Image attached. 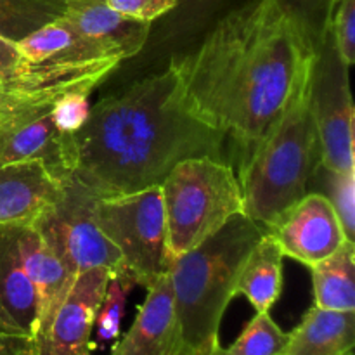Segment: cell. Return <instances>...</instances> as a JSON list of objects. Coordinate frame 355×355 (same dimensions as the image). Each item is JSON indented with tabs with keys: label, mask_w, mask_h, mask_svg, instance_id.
<instances>
[{
	"label": "cell",
	"mask_w": 355,
	"mask_h": 355,
	"mask_svg": "<svg viewBox=\"0 0 355 355\" xmlns=\"http://www.w3.org/2000/svg\"><path fill=\"white\" fill-rule=\"evenodd\" d=\"M314 52L267 0L225 14L196 51L173 58L191 113L231 137L241 162L311 71Z\"/></svg>",
	"instance_id": "1"
},
{
	"label": "cell",
	"mask_w": 355,
	"mask_h": 355,
	"mask_svg": "<svg viewBox=\"0 0 355 355\" xmlns=\"http://www.w3.org/2000/svg\"><path fill=\"white\" fill-rule=\"evenodd\" d=\"M225 135L187 107L173 62L90 106L71 177L96 198L159 186L187 158L222 159Z\"/></svg>",
	"instance_id": "2"
},
{
	"label": "cell",
	"mask_w": 355,
	"mask_h": 355,
	"mask_svg": "<svg viewBox=\"0 0 355 355\" xmlns=\"http://www.w3.org/2000/svg\"><path fill=\"white\" fill-rule=\"evenodd\" d=\"M121 59L89 64L28 66L16 80L0 89V165L40 162L59 180L71 175L73 139L59 134L54 107L59 97L76 83L106 78Z\"/></svg>",
	"instance_id": "3"
},
{
	"label": "cell",
	"mask_w": 355,
	"mask_h": 355,
	"mask_svg": "<svg viewBox=\"0 0 355 355\" xmlns=\"http://www.w3.org/2000/svg\"><path fill=\"white\" fill-rule=\"evenodd\" d=\"M266 227L248 215H234L220 231L168 263L173 307L187 355H208L236 297L239 267Z\"/></svg>",
	"instance_id": "4"
},
{
	"label": "cell",
	"mask_w": 355,
	"mask_h": 355,
	"mask_svg": "<svg viewBox=\"0 0 355 355\" xmlns=\"http://www.w3.org/2000/svg\"><path fill=\"white\" fill-rule=\"evenodd\" d=\"M309 85L311 71L279 121L239 165L245 215L263 227L307 194L309 180L321 163Z\"/></svg>",
	"instance_id": "5"
},
{
	"label": "cell",
	"mask_w": 355,
	"mask_h": 355,
	"mask_svg": "<svg viewBox=\"0 0 355 355\" xmlns=\"http://www.w3.org/2000/svg\"><path fill=\"white\" fill-rule=\"evenodd\" d=\"M170 260L184 255L245 214L241 187L231 165L201 156L177 163L159 184Z\"/></svg>",
	"instance_id": "6"
},
{
	"label": "cell",
	"mask_w": 355,
	"mask_h": 355,
	"mask_svg": "<svg viewBox=\"0 0 355 355\" xmlns=\"http://www.w3.org/2000/svg\"><path fill=\"white\" fill-rule=\"evenodd\" d=\"M94 220L121 257L137 286L149 288L168 272V241L159 186L97 198Z\"/></svg>",
	"instance_id": "7"
},
{
	"label": "cell",
	"mask_w": 355,
	"mask_h": 355,
	"mask_svg": "<svg viewBox=\"0 0 355 355\" xmlns=\"http://www.w3.org/2000/svg\"><path fill=\"white\" fill-rule=\"evenodd\" d=\"M96 200L85 186L69 175L62 180L61 200L31 224L61 259L73 279L96 267L111 272L123 269L118 250L94 220Z\"/></svg>",
	"instance_id": "8"
},
{
	"label": "cell",
	"mask_w": 355,
	"mask_h": 355,
	"mask_svg": "<svg viewBox=\"0 0 355 355\" xmlns=\"http://www.w3.org/2000/svg\"><path fill=\"white\" fill-rule=\"evenodd\" d=\"M309 94L318 128L321 165L335 172L355 170L354 101L349 66L338 55L331 33L314 54Z\"/></svg>",
	"instance_id": "9"
},
{
	"label": "cell",
	"mask_w": 355,
	"mask_h": 355,
	"mask_svg": "<svg viewBox=\"0 0 355 355\" xmlns=\"http://www.w3.org/2000/svg\"><path fill=\"white\" fill-rule=\"evenodd\" d=\"M284 257L314 266L345 241L335 208L322 193H307L266 227Z\"/></svg>",
	"instance_id": "10"
},
{
	"label": "cell",
	"mask_w": 355,
	"mask_h": 355,
	"mask_svg": "<svg viewBox=\"0 0 355 355\" xmlns=\"http://www.w3.org/2000/svg\"><path fill=\"white\" fill-rule=\"evenodd\" d=\"M111 274L96 267L76 277L44 338L35 343V355H92V329Z\"/></svg>",
	"instance_id": "11"
},
{
	"label": "cell",
	"mask_w": 355,
	"mask_h": 355,
	"mask_svg": "<svg viewBox=\"0 0 355 355\" xmlns=\"http://www.w3.org/2000/svg\"><path fill=\"white\" fill-rule=\"evenodd\" d=\"M111 355H187L168 272L149 288L134 324L114 343Z\"/></svg>",
	"instance_id": "12"
},
{
	"label": "cell",
	"mask_w": 355,
	"mask_h": 355,
	"mask_svg": "<svg viewBox=\"0 0 355 355\" xmlns=\"http://www.w3.org/2000/svg\"><path fill=\"white\" fill-rule=\"evenodd\" d=\"M38 293L23 266L16 224L0 225V333L35 340Z\"/></svg>",
	"instance_id": "13"
},
{
	"label": "cell",
	"mask_w": 355,
	"mask_h": 355,
	"mask_svg": "<svg viewBox=\"0 0 355 355\" xmlns=\"http://www.w3.org/2000/svg\"><path fill=\"white\" fill-rule=\"evenodd\" d=\"M62 196V180L40 162L0 165V225L33 224Z\"/></svg>",
	"instance_id": "14"
},
{
	"label": "cell",
	"mask_w": 355,
	"mask_h": 355,
	"mask_svg": "<svg viewBox=\"0 0 355 355\" xmlns=\"http://www.w3.org/2000/svg\"><path fill=\"white\" fill-rule=\"evenodd\" d=\"M62 17L83 37L121 61L137 55L151 31V23L116 12L106 0H66Z\"/></svg>",
	"instance_id": "15"
},
{
	"label": "cell",
	"mask_w": 355,
	"mask_h": 355,
	"mask_svg": "<svg viewBox=\"0 0 355 355\" xmlns=\"http://www.w3.org/2000/svg\"><path fill=\"white\" fill-rule=\"evenodd\" d=\"M16 236L23 266L38 293V328L33 340L37 343L47 333L59 305L76 279L69 276L64 263L33 225L16 224Z\"/></svg>",
	"instance_id": "16"
},
{
	"label": "cell",
	"mask_w": 355,
	"mask_h": 355,
	"mask_svg": "<svg viewBox=\"0 0 355 355\" xmlns=\"http://www.w3.org/2000/svg\"><path fill=\"white\" fill-rule=\"evenodd\" d=\"M24 62L38 64H89L116 58L83 37L66 17H58L17 42ZM120 59V58H118Z\"/></svg>",
	"instance_id": "17"
},
{
	"label": "cell",
	"mask_w": 355,
	"mask_h": 355,
	"mask_svg": "<svg viewBox=\"0 0 355 355\" xmlns=\"http://www.w3.org/2000/svg\"><path fill=\"white\" fill-rule=\"evenodd\" d=\"M355 345V311H326L312 305L288 335L283 355H347Z\"/></svg>",
	"instance_id": "18"
},
{
	"label": "cell",
	"mask_w": 355,
	"mask_h": 355,
	"mask_svg": "<svg viewBox=\"0 0 355 355\" xmlns=\"http://www.w3.org/2000/svg\"><path fill=\"white\" fill-rule=\"evenodd\" d=\"M283 252L269 232L252 246L239 267L236 295H245L255 312H269L283 291Z\"/></svg>",
	"instance_id": "19"
},
{
	"label": "cell",
	"mask_w": 355,
	"mask_h": 355,
	"mask_svg": "<svg viewBox=\"0 0 355 355\" xmlns=\"http://www.w3.org/2000/svg\"><path fill=\"white\" fill-rule=\"evenodd\" d=\"M314 305L326 311H355V243L345 241L336 252L311 266Z\"/></svg>",
	"instance_id": "20"
},
{
	"label": "cell",
	"mask_w": 355,
	"mask_h": 355,
	"mask_svg": "<svg viewBox=\"0 0 355 355\" xmlns=\"http://www.w3.org/2000/svg\"><path fill=\"white\" fill-rule=\"evenodd\" d=\"M66 0H0V35L21 42L64 14Z\"/></svg>",
	"instance_id": "21"
},
{
	"label": "cell",
	"mask_w": 355,
	"mask_h": 355,
	"mask_svg": "<svg viewBox=\"0 0 355 355\" xmlns=\"http://www.w3.org/2000/svg\"><path fill=\"white\" fill-rule=\"evenodd\" d=\"M267 2L272 3L300 31L315 54L328 38L333 10L338 0H267Z\"/></svg>",
	"instance_id": "22"
},
{
	"label": "cell",
	"mask_w": 355,
	"mask_h": 355,
	"mask_svg": "<svg viewBox=\"0 0 355 355\" xmlns=\"http://www.w3.org/2000/svg\"><path fill=\"white\" fill-rule=\"evenodd\" d=\"M135 286L137 284H135L134 277L125 269L111 274L110 281H107L106 293H104L99 311H97L96 324H94V329H96L94 345H96V349L118 340L125 309H127L128 295Z\"/></svg>",
	"instance_id": "23"
},
{
	"label": "cell",
	"mask_w": 355,
	"mask_h": 355,
	"mask_svg": "<svg viewBox=\"0 0 355 355\" xmlns=\"http://www.w3.org/2000/svg\"><path fill=\"white\" fill-rule=\"evenodd\" d=\"M286 342L288 335L269 312H257L231 347L224 349L218 343L208 355H283Z\"/></svg>",
	"instance_id": "24"
},
{
	"label": "cell",
	"mask_w": 355,
	"mask_h": 355,
	"mask_svg": "<svg viewBox=\"0 0 355 355\" xmlns=\"http://www.w3.org/2000/svg\"><path fill=\"white\" fill-rule=\"evenodd\" d=\"M314 177H319L324 189L328 191L324 196L335 208L345 238L355 243V170L335 172L319 163Z\"/></svg>",
	"instance_id": "25"
},
{
	"label": "cell",
	"mask_w": 355,
	"mask_h": 355,
	"mask_svg": "<svg viewBox=\"0 0 355 355\" xmlns=\"http://www.w3.org/2000/svg\"><path fill=\"white\" fill-rule=\"evenodd\" d=\"M104 78H89L76 83L71 89L66 90L58 99L54 107V123L59 134L66 139H73L80 132V128L87 123L90 114L89 97L97 85L103 83Z\"/></svg>",
	"instance_id": "26"
},
{
	"label": "cell",
	"mask_w": 355,
	"mask_h": 355,
	"mask_svg": "<svg viewBox=\"0 0 355 355\" xmlns=\"http://www.w3.org/2000/svg\"><path fill=\"white\" fill-rule=\"evenodd\" d=\"M338 55L347 66L355 62V0H338L329 28Z\"/></svg>",
	"instance_id": "27"
},
{
	"label": "cell",
	"mask_w": 355,
	"mask_h": 355,
	"mask_svg": "<svg viewBox=\"0 0 355 355\" xmlns=\"http://www.w3.org/2000/svg\"><path fill=\"white\" fill-rule=\"evenodd\" d=\"M106 3L123 16L151 23L170 12L177 6V0H106Z\"/></svg>",
	"instance_id": "28"
},
{
	"label": "cell",
	"mask_w": 355,
	"mask_h": 355,
	"mask_svg": "<svg viewBox=\"0 0 355 355\" xmlns=\"http://www.w3.org/2000/svg\"><path fill=\"white\" fill-rule=\"evenodd\" d=\"M26 69L23 54L16 42H10L0 35V83L16 80Z\"/></svg>",
	"instance_id": "29"
},
{
	"label": "cell",
	"mask_w": 355,
	"mask_h": 355,
	"mask_svg": "<svg viewBox=\"0 0 355 355\" xmlns=\"http://www.w3.org/2000/svg\"><path fill=\"white\" fill-rule=\"evenodd\" d=\"M0 355H35V342L24 336L0 333Z\"/></svg>",
	"instance_id": "30"
},
{
	"label": "cell",
	"mask_w": 355,
	"mask_h": 355,
	"mask_svg": "<svg viewBox=\"0 0 355 355\" xmlns=\"http://www.w3.org/2000/svg\"><path fill=\"white\" fill-rule=\"evenodd\" d=\"M347 355H354V352H350V354H347Z\"/></svg>",
	"instance_id": "31"
},
{
	"label": "cell",
	"mask_w": 355,
	"mask_h": 355,
	"mask_svg": "<svg viewBox=\"0 0 355 355\" xmlns=\"http://www.w3.org/2000/svg\"><path fill=\"white\" fill-rule=\"evenodd\" d=\"M0 89H2V83H0Z\"/></svg>",
	"instance_id": "32"
}]
</instances>
